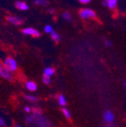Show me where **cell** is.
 <instances>
[{"label":"cell","instance_id":"obj_24","mask_svg":"<svg viewBox=\"0 0 126 127\" xmlns=\"http://www.w3.org/2000/svg\"><path fill=\"white\" fill-rule=\"evenodd\" d=\"M107 126H108V127H113V123H108Z\"/></svg>","mask_w":126,"mask_h":127},{"label":"cell","instance_id":"obj_5","mask_svg":"<svg viewBox=\"0 0 126 127\" xmlns=\"http://www.w3.org/2000/svg\"><path fill=\"white\" fill-rule=\"evenodd\" d=\"M115 119L114 114L113 112L109 110H106V112L103 114V120L106 123H113Z\"/></svg>","mask_w":126,"mask_h":127},{"label":"cell","instance_id":"obj_7","mask_svg":"<svg viewBox=\"0 0 126 127\" xmlns=\"http://www.w3.org/2000/svg\"><path fill=\"white\" fill-rule=\"evenodd\" d=\"M106 4L107 8L110 10H115L118 5V0H106Z\"/></svg>","mask_w":126,"mask_h":127},{"label":"cell","instance_id":"obj_9","mask_svg":"<svg viewBox=\"0 0 126 127\" xmlns=\"http://www.w3.org/2000/svg\"><path fill=\"white\" fill-rule=\"evenodd\" d=\"M26 87L28 90L31 91V92H34L37 89V86L36 84L33 82V81H29L26 83Z\"/></svg>","mask_w":126,"mask_h":127},{"label":"cell","instance_id":"obj_18","mask_svg":"<svg viewBox=\"0 0 126 127\" xmlns=\"http://www.w3.org/2000/svg\"><path fill=\"white\" fill-rule=\"evenodd\" d=\"M45 31L47 33H51L53 32V28L51 25H46L45 27Z\"/></svg>","mask_w":126,"mask_h":127},{"label":"cell","instance_id":"obj_17","mask_svg":"<svg viewBox=\"0 0 126 127\" xmlns=\"http://www.w3.org/2000/svg\"><path fill=\"white\" fill-rule=\"evenodd\" d=\"M26 98L28 100V101H32V102H36V101H37V98L36 97H35V96H33V95H26Z\"/></svg>","mask_w":126,"mask_h":127},{"label":"cell","instance_id":"obj_4","mask_svg":"<svg viewBox=\"0 0 126 127\" xmlns=\"http://www.w3.org/2000/svg\"><path fill=\"white\" fill-rule=\"evenodd\" d=\"M22 32H23V33L24 35H26V36L32 35V36H33L35 37H38V36H40V33H39V32L38 30H35L33 28H30V27L24 29L22 30Z\"/></svg>","mask_w":126,"mask_h":127},{"label":"cell","instance_id":"obj_1","mask_svg":"<svg viewBox=\"0 0 126 127\" xmlns=\"http://www.w3.org/2000/svg\"><path fill=\"white\" fill-rule=\"evenodd\" d=\"M80 18L83 20H90V19H95L97 17L96 12L94 10L88 8H82L79 11Z\"/></svg>","mask_w":126,"mask_h":127},{"label":"cell","instance_id":"obj_22","mask_svg":"<svg viewBox=\"0 0 126 127\" xmlns=\"http://www.w3.org/2000/svg\"><path fill=\"white\" fill-rule=\"evenodd\" d=\"M24 110L26 111V113H29L30 112V110H31V109H30V107H25V108H24Z\"/></svg>","mask_w":126,"mask_h":127},{"label":"cell","instance_id":"obj_16","mask_svg":"<svg viewBox=\"0 0 126 127\" xmlns=\"http://www.w3.org/2000/svg\"><path fill=\"white\" fill-rule=\"evenodd\" d=\"M62 112H63V114H64V115L67 118H70V117H71L70 112V111H69L67 108H65V107L63 108V109H62Z\"/></svg>","mask_w":126,"mask_h":127},{"label":"cell","instance_id":"obj_25","mask_svg":"<svg viewBox=\"0 0 126 127\" xmlns=\"http://www.w3.org/2000/svg\"><path fill=\"white\" fill-rule=\"evenodd\" d=\"M15 127H21V126H16Z\"/></svg>","mask_w":126,"mask_h":127},{"label":"cell","instance_id":"obj_11","mask_svg":"<svg viewBox=\"0 0 126 127\" xmlns=\"http://www.w3.org/2000/svg\"><path fill=\"white\" fill-rule=\"evenodd\" d=\"M58 103L60 106H65L67 104V100L63 95H60L58 96Z\"/></svg>","mask_w":126,"mask_h":127},{"label":"cell","instance_id":"obj_19","mask_svg":"<svg viewBox=\"0 0 126 127\" xmlns=\"http://www.w3.org/2000/svg\"><path fill=\"white\" fill-rule=\"evenodd\" d=\"M6 126V123H5V120L0 116V127H4Z\"/></svg>","mask_w":126,"mask_h":127},{"label":"cell","instance_id":"obj_13","mask_svg":"<svg viewBox=\"0 0 126 127\" xmlns=\"http://www.w3.org/2000/svg\"><path fill=\"white\" fill-rule=\"evenodd\" d=\"M51 38H52V39L54 41V42H59L60 41V36H59V34L58 33H57L56 32H52V33H51Z\"/></svg>","mask_w":126,"mask_h":127},{"label":"cell","instance_id":"obj_20","mask_svg":"<svg viewBox=\"0 0 126 127\" xmlns=\"http://www.w3.org/2000/svg\"><path fill=\"white\" fill-rule=\"evenodd\" d=\"M104 43L106 45V47H111L112 46V42L109 39H105L104 40Z\"/></svg>","mask_w":126,"mask_h":127},{"label":"cell","instance_id":"obj_12","mask_svg":"<svg viewBox=\"0 0 126 127\" xmlns=\"http://www.w3.org/2000/svg\"><path fill=\"white\" fill-rule=\"evenodd\" d=\"M34 3L36 5H38L46 6V5H48L49 2H48V0H35Z\"/></svg>","mask_w":126,"mask_h":127},{"label":"cell","instance_id":"obj_10","mask_svg":"<svg viewBox=\"0 0 126 127\" xmlns=\"http://www.w3.org/2000/svg\"><path fill=\"white\" fill-rule=\"evenodd\" d=\"M54 73V70L51 67H47L44 70V75L47 76H51Z\"/></svg>","mask_w":126,"mask_h":127},{"label":"cell","instance_id":"obj_2","mask_svg":"<svg viewBox=\"0 0 126 127\" xmlns=\"http://www.w3.org/2000/svg\"><path fill=\"white\" fill-rule=\"evenodd\" d=\"M4 67L7 68L9 71L13 72L15 71L18 68V64L14 58H7L4 61Z\"/></svg>","mask_w":126,"mask_h":127},{"label":"cell","instance_id":"obj_15","mask_svg":"<svg viewBox=\"0 0 126 127\" xmlns=\"http://www.w3.org/2000/svg\"><path fill=\"white\" fill-rule=\"evenodd\" d=\"M42 82L43 83L46 84V85H49L51 83V79L49 76H42Z\"/></svg>","mask_w":126,"mask_h":127},{"label":"cell","instance_id":"obj_21","mask_svg":"<svg viewBox=\"0 0 126 127\" xmlns=\"http://www.w3.org/2000/svg\"><path fill=\"white\" fill-rule=\"evenodd\" d=\"M82 4H83V5H86V4H88V3H90V2H91V0H78Z\"/></svg>","mask_w":126,"mask_h":127},{"label":"cell","instance_id":"obj_3","mask_svg":"<svg viewBox=\"0 0 126 127\" xmlns=\"http://www.w3.org/2000/svg\"><path fill=\"white\" fill-rule=\"evenodd\" d=\"M0 76L4 79H8V80H11L12 79V74L11 71H9L1 64H0Z\"/></svg>","mask_w":126,"mask_h":127},{"label":"cell","instance_id":"obj_23","mask_svg":"<svg viewBox=\"0 0 126 127\" xmlns=\"http://www.w3.org/2000/svg\"><path fill=\"white\" fill-rule=\"evenodd\" d=\"M48 11L50 12V13H54V10L53 8H49V9H48Z\"/></svg>","mask_w":126,"mask_h":127},{"label":"cell","instance_id":"obj_26","mask_svg":"<svg viewBox=\"0 0 126 127\" xmlns=\"http://www.w3.org/2000/svg\"><path fill=\"white\" fill-rule=\"evenodd\" d=\"M125 86H126V81H125Z\"/></svg>","mask_w":126,"mask_h":127},{"label":"cell","instance_id":"obj_8","mask_svg":"<svg viewBox=\"0 0 126 127\" xmlns=\"http://www.w3.org/2000/svg\"><path fill=\"white\" fill-rule=\"evenodd\" d=\"M15 6H16V8L18 9H20L22 11H26L29 8L28 5L24 2H21V1H17L16 2H15Z\"/></svg>","mask_w":126,"mask_h":127},{"label":"cell","instance_id":"obj_14","mask_svg":"<svg viewBox=\"0 0 126 127\" xmlns=\"http://www.w3.org/2000/svg\"><path fill=\"white\" fill-rule=\"evenodd\" d=\"M62 17L65 21H71V15L69 12H64L62 14Z\"/></svg>","mask_w":126,"mask_h":127},{"label":"cell","instance_id":"obj_6","mask_svg":"<svg viewBox=\"0 0 126 127\" xmlns=\"http://www.w3.org/2000/svg\"><path fill=\"white\" fill-rule=\"evenodd\" d=\"M8 21L11 24H12L14 25H17V26L21 25L24 23V20L21 18L15 17V16H10V17L8 18Z\"/></svg>","mask_w":126,"mask_h":127}]
</instances>
